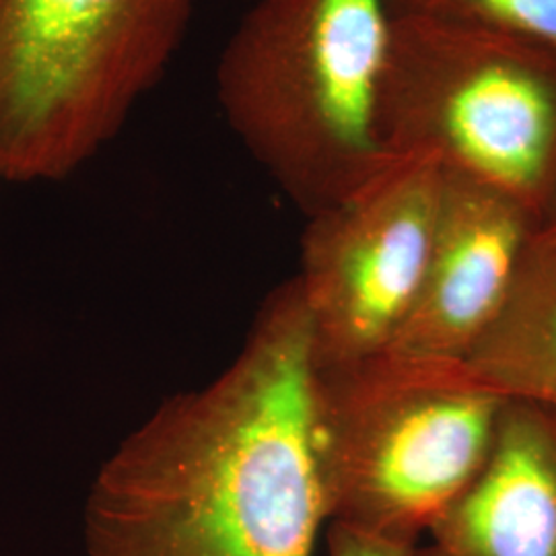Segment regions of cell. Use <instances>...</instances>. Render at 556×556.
I'll return each mask as SVG.
<instances>
[{"instance_id":"obj_1","label":"cell","mask_w":556,"mask_h":556,"mask_svg":"<svg viewBox=\"0 0 556 556\" xmlns=\"http://www.w3.org/2000/svg\"><path fill=\"white\" fill-rule=\"evenodd\" d=\"M330 521L298 280L264 299L238 357L167 397L91 482L87 556H314Z\"/></svg>"},{"instance_id":"obj_2","label":"cell","mask_w":556,"mask_h":556,"mask_svg":"<svg viewBox=\"0 0 556 556\" xmlns=\"http://www.w3.org/2000/svg\"><path fill=\"white\" fill-rule=\"evenodd\" d=\"M390 31L388 0H256L220 52L223 116L305 219L397 161L381 130Z\"/></svg>"},{"instance_id":"obj_3","label":"cell","mask_w":556,"mask_h":556,"mask_svg":"<svg viewBox=\"0 0 556 556\" xmlns=\"http://www.w3.org/2000/svg\"><path fill=\"white\" fill-rule=\"evenodd\" d=\"M197 0H0V181H60L118 137Z\"/></svg>"},{"instance_id":"obj_4","label":"cell","mask_w":556,"mask_h":556,"mask_svg":"<svg viewBox=\"0 0 556 556\" xmlns=\"http://www.w3.org/2000/svg\"><path fill=\"white\" fill-rule=\"evenodd\" d=\"M381 130L396 160H433L542 219L556 181V54L475 23L392 15Z\"/></svg>"},{"instance_id":"obj_5","label":"cell","mask_w":556,"mask_h":556,"mask_svg":"<svg viewBox=\"0 0 556 556\" xmlns=\"http://www.w3.org/2000/svg\"><path fill=\"white\" fill-rule=\"evenodd\" d=\"M503 404L457 369L381 358L314 367V435L330 521L420 542L480 472Z\"/></svg>"},{"instance_id":"obj_6","label":"cell","mask_w":556,"mask_h":556,"mask_svg":"<svg viewBox=\"0 0 556 556\" xmlns=\"http://www.w3.org/2000/svg\"><path fill=\"white\" fill-rule=\"evenodd\" d=\"M441 176L435 161L404 157L307 217L295 280L316 369L379 357L408 318L429 262Z\"/></svg>"},{"instance_id":"obj_7","label":"cell","mask_w":556,"mask_h":556,"mask_svg":"<svg viewBox=\"0 0 556 556\" xmlns=\"http://www.w3.org/2000/svg\"><path fill=\"white\" fill-rule=\"evenodd\" d=\"M441 174L435 231L415 305L376 358L447 371L459 367L497 316L540 219L486 184Z\"/></svg>"},{"instance_id":"obj_8","label":"cell","mask_w":556,"mask_h":556,"mask_svg":"<svg viewBox=\"0 0 556 556\" xmlns=\"http://www.w3.org/2000/svg\"><path fill=\"white\" fill-rule=\"evenodd\" d=\"M417 556H556V413L505 402L489 456Z\"/></svg>"},{"instance_id":"obj_9","label":"cell","mask_w":556,"mask_h":556,"mask_svg":"<svg viewBox=\"0 0 556 556\" xmlns=\"http://www.w3.org/2000/svg\"><path fill=\"white\" fill-rule=\"evenodd\" d=\"M457 374L505 402L556 413V233L538 229L497 316Z\"/></svg>"},{"instance_id":"obj_10","label":"cell","mask_w":556,"mask_h":556,"mask_svg":"<svg viewBox=\"0 0 556 556\" xmlns=\"http://www.w3.org/2000/svg\"><path fill=\"white\" fill-rule=\"evenodd\" d=\"M392 15L475 23L556 54V0H388Z\"/></svg>"},{"instance_id":"obj_11","label":"cell","mask_w":556,"mask_h":556,"mask_svg":"<svg viewBox=\"0 0 556 556\" xmlns=\"http://www.w3.org/2000/svg\"><path fill=\"white\" fill-rule=\"evenodd\" d=\"M328 556H417L418 542L388 536L358 526L330 521L326 526Z\"/></svg>"},{"instance_id":"obj_12","label":"cell","mask_w":556,"mask_h":556,"mask_svg":"<svg viewBox=\"0 0 556 556\" xmlns=\"http://www.w3.org/2000/svg\"><path fill=\"white\" fill-rule=\"evenodd\" d=\"M540 227L546 229V231L556 233V181L555 186H553V192H551V199L546 202V208H544V213H542Z\"/></svg>"}]
</instances>
